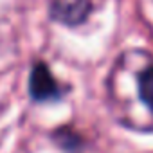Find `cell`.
Wrapping results in <instances>:
<instances>
[{
    "mask_svg": "<svg viewBox=\"0 0 153 153\" xmlns=\"http://www.w3.org/2000/svg\"><path fill=\"white\" fill-rule=\"evenodd\" d=\"M29 90H31L33 99H36V101H47V99H54L59 96V88L45 63L34 65V68L31 72Z\"/></svg>",
    "mask_w": 153,
    "mask_h": 153,
    "instance_id": "1",
    "label": "cell"
},
{
    "mask_svg": "<svg viewBox=\"0 0 153 153\" xmlns=\"http://www.w3.org/2000/svg\"><path fill=\"white\" fill-rule=\"evenodd\" d=\"M90 13L88 0H54L52 2V16L67 25H78L87 20Z\"/></svg>",
    "mask_w": 153,
    "mask_h": 153,
    "instance_id": "2",
    "label": "cell"
},
{
    "mask_svg": "<svg viewBox=\"0 0 153 153\" xmlns=\"http://www.w3.org/2000/svg\"><path fill=\"white\" fill-rule=\"evenodd\" d=\"M139 92L142 101L148 105V108L153 112V67L144 70L139 79Z\"/></svg>",
    "mask_w": 153,
    "mask_h": 153,
    "instance_id": "3",
    "label": "cell"
}]
</instances>
